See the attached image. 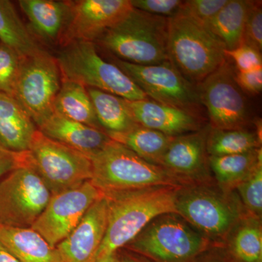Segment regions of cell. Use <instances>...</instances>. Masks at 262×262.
Listing matches in <instances>:
<instances>
[{
	"mask_svg": "<svg viewBox=\"0 0 262 262\" xmlns=\"http://www.w3.org/2000/svg\"><path fill=\"white\" fill-rule=\"evenodd\" d=\"M250 1L228 0L216 15L204 24L208 30L219 38L226 48L232 51L244 42L245 24Z\"/></svg>",
	"mask_w": 262,
	"mask_h": 262,
	"instance_id": "cell-23",
	"label": "cell"
},
{
	"mask_svg": "<svg viewBox=\"0 0 262 262\" xmlns=\"http://www.w3.org/2000/svg\"><path fill=\"white\" fill-rule=\"evenodd\" d=\"M261 52L262 49L261 1H250L245 24L244 42Z\"/></svg>",
	"mask_w": 262,
	"mask_h": 262,
	"instance_id": "cell-33",
	"label": "cell"
},
{
	"mask_svg": "<svg viewBox=\"0 0 262 262\" xmlns=\"http://www.w3.org/2000/svg\"><path fill=\"white\" fill-rule=\"evenodd\" d=\"M208 162L218 185L232 191L262 163L261 148L241 154L208 156Z\"/></svg>",
	"mask_w": 262,
	"mask_h": 262,
	"instance_id": "cell-26",
	"label": "cell"
},
{
	"mask_svg": "<svg viewBox=\"0 0 262 262\" xmlns=\"http://www.w3.org/2000/svg\"><path fill=\"white\" fill-rule=\"evenodd\" d=\"M177 214L187 221L214 246L222 247L231 231L248 215L232 191L213 187L209 182L179 188Z\"/></svg>",
	"mask_w": 262,
	"mask_h": 262,
	"instance_id": "cell-2",
	"label": "cell"
},
{
	"mask_svg": "<svg viewBox=\"0 0 262 262\" xmlns=\"http://www.w3.org/2000/svg\"><path fill=\"white\" fill-rule=\"evenodd\" d=\"M61 84L56 58L42 49L21 58L13 97L39 127L54 113L53 104Z\"/></svg>",
	"mask_w": 262,
	"mask_h": 262,
	"instance_id": "cell-9",
	"label": "cell"
},
{
	"mask_svg": "<svg viewBox=\"0 0 262 262\" xmlns=\"http://www.w3.org/2000/svg\"><path fill=\"white\" fill-rule=\"evenodd\" d=\"M192 262H232L226 254L223 248L213 246L206 251L201 253Z\"/></svg>",
	"mask_w": 262,
	"mask_h": 262,
	"instance_id": "cell-38",
	"label": "cell"
},
{
	"mask_svg": "<svg viewBox=\"0 0 262 262\" xmlns=\"http://www.w3.org/2000/svg\"><path fill=\"white\" fill-rule=\"evenodd\" d=\"M51 196L32 165L15 169L0 181V225L29 228Z\"/></svg>",
	"mask_w": 262,
	"mask_h": 262,
	"instance_id": "cell-10",
	"label": "cell"
},
{
	"mask_svg": "<svg viewBox=\"0 0 262 262\" xmlns=\"http://www.w3.org/2000/svg\"><path fill=\"white\" fill-rule=\"evenodd\" d=\"M234 71L226 59L196 85L200 101L208 112L212 128H244L249 122L247 100L236 82Z\"/></svg>",
	"mask_w": 262,
	"mask_h": 262,
	"instance_id": "cell-12",
	"label": "cell"
},
{
	"mask_svg": "<svg viewBox=\"0 0 262 262\" xmlns=\"http://www.w3.org/2000/svg\"><path fill=\"white\" fill-rule=\"evenodd\" d=\"M261 137L254 131L244 128H210L207 136L208 156H225L241 154L261 148Z\"/></svg>",
	"mask_w": 262,
	"mask_h": 262,
	"instance_id": "cell-29",
	"label": "cell"
},
{
	"mask_svg": "<svg viewBox=\"0 0 262 262\" xmlns=\"http://www.w3.org/2000/svg\"><path fill=\"white\" fill-rule=\"evenodd\" d=\"M113 141L122 144L146 161L160 165L174 137L138 125L124 133H106Z\"/></svg>",
	"mask_w": 262,
	"mask_h": 262,
	"instance_id": "cell-25",
	"label": "cell"
},
{
	"mask_svg": "<svg viewBox=\"0 0 262 262\" xmlns=\"http://www.w3.org/2000/svg\"><path fill=\"white\" fill-rule=\"evenodd\" d=\"M227 2L228 0L183 1L179 14L186 15L204 25L222 10Z\"/></svg>",
	"mask_w": 262,
	"mask_h": 262,
	"instance_id": "cell-32",
	"label": "cell"
},
{
	"mask_svg": "<svg viewBox=\"0 0 262 262\" xmlns=\"http://www.w3.org/2000/svg\"><path fill=\"white\" fill-rule=\"evenodd\" d=\"M35 123L12 96L0 92V142L12 151H28L35 134Z\"/></svg>",
	"mask_w": 262,
	"mask_h": 262,
	"instance_id": "cell-19",
	"label": "cell"
},
{
	"mask_svg": "<svg viewBox=\"0 0 262 262\" xmlns=\"http://www.w3.org/2000/svg\"><path fill=\"white\" fill-rule=\"evenodd\" d=\"M113 63L153 101L196 115L201 107L196 86L184 78L170 61L144 66L115 58Z\"/></svg>",
	"mask_w": 262,
	"mask_h": 262,
	"instance_id": "cell-11",
	"label": "cell"
},
{
	"mask_svg": "<svg viewBox=\"0 0 262 262\" xmlns=\"http://www.w3.org/2000/svg\"><path fill=\"white\" fill-rule=\"evenodd\" d=\"M125 100L136 123L165 135L176 137L201 130V122L194 114L147 99Z\"/></svg>",
	"mask_w": 262,
	"mask_h": 262,
	"instance_id": "cell-17",
	"label": "cell"
},
{
	"mask_svg": "<svg viewBox=\"0 0 262 262\" xmlns=\"http://www.w3.org/2000/svg\"><path fill=\"white\" fill-rule=\"evenodd\" d=\"M31 165L52 195L80 186L93 177L91 160L70 146L36 131L28 150Z\"/></svg>",
	"mask_w": 262,
	"mask_h": 262,
	"instance_id": "cell-8",
	"label": "cell"
},
{
	"mask_svg": "<svg viewBox=\"0 0 262 262\" xmlns=\"http://www.w3.org/2000/svg\"><path fill=\"white\" fill-rule=\"evenodd\" d=\"M90 159L93 164L91 182L103 193L184 186L166 169L146 161L113 139Z\"/></svg>",
	"mask_w": 262,
	"mask_h": 262,
	"instance_id": "cell-4",
	"label": "cell"
},
{
	"mask_svg": "<svg viewBox=\"0 0 262 262\" xmlns=\"http://www.w3.org/2000/svg\"><path fill=\"white\" fill-rule=\"evenodd\" d=\"M222 247L232 262H262L261 219L245 215Z\"/></svg>",
	"mask_w": 262,
	"mask_h": 262,
	"instance_id": "cell-22",
	"label": "cell"
},
{
	"mask_svg": "<svg viewBox=\"0 0 262 262\" xmlns=\"http://www.w3.org/2000/svg\"><path fill=\"white\" fill-rule=\"evenodd\" d=\"M119 256H120V262H154L149 258L144 257L141 255L138 254L132 251H127L119 252Z\"/></svg>",
	"mask_w": 262,
	"mask_h": 262,
	"instance_id": "cell-39",
	"label": "cell"
},
{
	"mask_svg": "<svg viewBox=\"0 0 262 262\" xmlns=\"http://www.w3.org/2000/svg\"><path fill=\"white\" fill-rule=\"evenodd\" d=\"M70 13L61 43L85 41L95 42L107 29L134 9L130 0L70 1Z\"/></svg>",
	"mask_w": 262,
	"mask_h": 262,
	"instance_id": "cell-14",
	"label": "cell"
},
{
	"mask_svg": "<svg viewBox=\"0 0 262 262\" xmlns=\"http://www.w3.org/2000/svg\"><path fill=\"white\" fill-rule=\"evenodd\" d=\"M18 4L36 34L50 42L60 40L70 17V1L20 0Z\"/></svg>",
	"mask_w": 262,
	"mask_h": 262,
	"instance_id": "cell-20",
	"label": "cell"
},
{
	"mask_svg": "<svg viewBox=\"0 0 262 262\" xmlns=\"http://www.w3.org/2000/svg\"><path fill=\"white\" fill-rule=\"evenodd\" d=\"M100 125L106 133H124L138 125L125 98L104 91L87 89Z\"/></svg>",
	"mask_w": 262,
	"mask_h": 262,
	"instance_id": "cell-27",
	"label": "cell"
},
{
	"mask_svg": "<svg viewBox=\"0 0 262 262\" xmlns=\"http://www.w3.org/2000/svg\"><path fill=\"white\" fill-rule=\"evenodd\" d=\"M226 48L203 24L184 15L168 18V60L198 85L227 59Z\"/></svg>",
	"mask_w": 262,
	"mask_h": 262,
	"instance_id": "cell-5",
	"label": "cell"
},
{
	"mask_svg": "<svg viewBox=\"0 0 262 262\" xmlns=\"http://www.w3.org/2000/svg\"><path fill=\"white\" fill-rule=\"evenodd\" d=\"M213 246L180 215L166 213L150 222L124 248L154 262H192Z\"/></svg>",
	"mask_w": 262,
	"mask_h": 262,
	"instance_id": "cell-6",
	"label": "cell"
},
{
	"mask_svg": "<svg viewBox=\"0 0 262 262\" xmlns=\"http://www.w3.org/2000/svg\"><path fill=\"white\" fill-rule=\"evenodd\" d=\"M0 41L21 58L32 56L41 48L19 18L11 2L0 0Z\"/></svg>",
	"mask_w": 262,
	"mask_h": 262,
	"instance_id": "cell-28",
	"label": "cell"
},
{
	"mask_svg": "<svg viewBox=\"0 0 262 262\" xmlns=\"http://www.w3.org/2000/svg\"><path fill=\"white\" fill-rule=\"evenodd\" d=\"M103 193L88 181L79 187L52 195L31 228L52 247H56L78 225L84 214Z\"/></svg>",
	"mask_w": 262,
	"mask_h": 262,
	"instance_id": "cell-13",
	"label": "cell"
},
{
	"mask_svg": "<svg viewBox=\"0 0 262 262\" xmlns=\"http://www.w3.org/2000/svg\"><path fill=\"white\" fill-rule=\"evenodd\" d=\"M179 188L153 187L103 193L107 203V227L96 259L125 247L156 217L177 214Z\"/></svg>",
	"mask_w": 262,
	"mask_h": 262,
	"instance_id": "cell-1",
	"label": "cell"
},
{
	"mask_svg": "<svg viewBox=\"0 0 262 262\" xmlns=\"http://www.w3.org/2000/svg\"><path fill=\"white\" fill-rule=\"evenodd\" d=\"M104 196L89 208L78 225L56 248L61 262H95L107 227Z\"/></svg>",
	"mask_w": 262,
	"mask_h": 262,
	"instance_id": "cell-16",
	"label": "cell"
},
{
	"mask_svg": "<svg viewBox=\"0 0 262 262\" xmlns=\"http://www.w3.org/2000/svg\"><path fill=\"white\" fill-rule=\"evenodd\" d=\"M234 78L244 92L258 94L262 90V67L248 72L234 71Z\"/></svg>",
	"mask_w": 262,
	"mask_h": 262,
	"instance_id": "cell-37",
	"label": "cell"
},
{
	"mask_svg": "<svg viewBox=\"0 0 262 262\" xmlns=\"http://www.w3.org/2000/svg\"><path fill=\"white\" fill-rule=\"evenodd\" d=\"M225 56L234 62L237 72H248L262 67L261 52L245 43L232 51H225Z\"/></svg>",
	"mask_w": 262,
	"mask_h": 262,
	"instance_id": "cell-34",
	"label": "cell"
},
{
	"mask_svg": "<svg viewBox=\"0 0 262 262\" xmlns=\"http://www.w3.org/2000/svg\"><path fill=\"white\" fill-rule=\"evenodd\" d=\"M168 35V18L134 8L95 42L121 61L156 65L169 61Z\"/></svg>",
	"mask_w": 262,
	"mask_h": 262,
	"instance_id": "cell-3",
	"label": "cell"
},
{
	"mask_svg": "<svg viewBox=\"0 0 262 262\" xmlns=\"http://www.w3.org/2000/svg\"><path fill=\"white\" fill-rule=\"evenodd\" d=\"M95 262H120L118 251L116 253L108 255V256L98 258Z\"/></svg>",
	"mask_w": 262,
	"mask_h": 262,
	"instance_id": "cell-41",
	"label": "cell"
},
{
	"mask_svg": "<svg viewBox=\"0 0 262 262\" xmlns=\"http://www.w3.org/2000/svg\"><path fill=\"white\" fill-rule=\"evenodd\" d=\"M56 58L63 80L128 101L149 98L115 63L101 58L94 42H71L63 46Z\"/></svg>",
	"mask_w": 262,
	"mask_h": 262,
	"instance_id": "cell-7",
	"label": "cell"
},
{
	"mask_svg": "<svg viewBox=\"0 0 262 262\" xmlns=\"http://www.w3.org/2000/svg\"><path fill=\"white\" fill-rule=\"evenodd\" d=\"M21 57L12 48L0 43V92L13 97Z\"/></svg>",
	"mask_w": 262,
	"mask_h": 262,
	"instance_id": "cell-31",
	"label": "cell"
},
{
	"mask_svg": "<svg viewBox=\"0 0 262 262\" xmlns=\"http://www.w3.org/2000/svg\"><path fill=\"white\" fill-rule=\"evenodd\" d=\"M209 130L206 127L176 136L163 155L160 166L177 177L184 186L209 182L206 149Z\"/></svg>",
	"mask_w": 262,
	"mask_h": 262,
	"instance_id": "cell-15",
	"label": "cell"
},
{
	"mask_svg": "<svg viewBox=\"0 0 262 262\" xmlns=\"http://www.w3.org/2000/svg\"><path fill=\"white\" fill-rule=\"evenodd\" d=\"M53 140L70 146L91 158L103 149L111 138L105 131L53 113L38 129Z\"/></svg>",
	"mask_w": 262,
	"mask_h": 262,
	"instance_id": "cell-18",
	"label": "cell"
},
{
	"mask_svg": "<svg viewBox=\"0 0 262 262\" xmlns=\"http://www.w3.org/2000/svg\"><path fill=\"white\" fill-rule=\"evenodd\" d=\"M241 196V202L248 215L261 219L262 215V163L235 188Z\"/></svg>",
	"mask_w": 262,
	"mask_h": 262,
	"instance_id": "cell-30",
	"label": "cell"
},
{
	"mask_svg": "<svg viewBox=\"0 0 262 262\" xmlns=\"http://www.w3.org/2000/svg\"><path fill=\"white\" fill-rule=\"evenodd\" d=\"M53 112L66 118L103 130L98 121L87 89L77 82L62 81L53 104Z\"/></svg>",
	"mask_w": 262,
	"mask_h": 262,
	"instance_id": "cell-24",
	"label": "cell"
},
{
	"mask_svg": "<svg viewBox=\"0 0 262 262\" xmlns=\"http://www.w3.org/2000/svg\"><path fill=\"white\" fill-rule=\"evenodd\" d=\"M0 262H18L15 256L0 243Z\"/></svg>",
	"mask_w": 262,
	"mask_h": 262,
	"instance_id": "cell-40",
	"label": "cell"
},
{
	"mask_svg": "<svg viewBox=\"0 0 262 262\" xmlns=\"http://www.w3.org/2000/svg\"><path fill=\"white\" fill-rule=\"evenodd\" d=\"M30 165L28 151L23 152L12 151L0 142V179L15 169Z\"/></svg>",
	"mask_w": 262,
	"mask_h": 262,
	"instance_id": "cell-36",
	"label": "cell"
},
{
	"mask_svg": "<svg viewBox=\"0 0 262 262\" xmlns=\"http://www.w3.org/2000/svg\"><path fill=\"white\" fill-rule=\"evenodd\" d=\"M133 8L150 14L172 18L179 14L181 0H130Z\"/></svg>",
	"mask_w": 262,
	"mask_h": 262,
	"instance_id": "cell-35",
	"label": "cell"
},
{
	"mask_svg": "<svg viewBox=\"0 0 262 262\" xmlns=\"http://www.w3.org/2000/svg\"><path fill=\"white\" fill-rule=\"evenodd\" d=\"M0 243L18 262H61L56 247L31 227L0 225Z\"/></svg>",
	"mask_w": 262,
	"mask_h": 262,
	"instance_id": "cell-21",
	"label": "cell"
}]
</instances>
